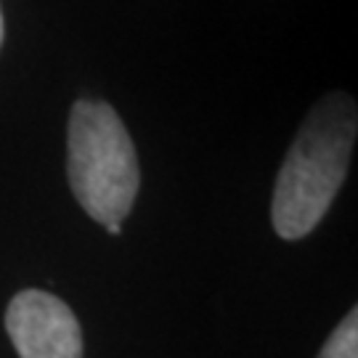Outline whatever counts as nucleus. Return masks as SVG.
<instances>
[{
  "instance_id": "obj_3",
  "label": "nucleus",
  "mask_w": 358,
  "mask_h": 358,
  "mask_svg": "<svg viewBox=\"0 0 358 358\" xmlns=\"http://www.w3.org/2000/svg\"><path fill=\"white\" fill-rule=\"evenodd\" d=\"M6 329L22 358H83V332L72 308L51 292L24 289L6 310Z\"/></svg>"
},
{
  "instance_id": "obj_6",
  "label": "nucleus",
  "mask_w": 358,
  "mask_h": 358,
  "mask_svg": "<svg viewBox=\"0 0 358 358\" xmlns=\"http://www.w3.org/2000/svg\"><path fill=\"white\" fill-rule=\"evenodd\" d=\"M0 43H3V11H0Z\"/></svg>"
},
{
  "instance_id": "obj_4",
  "label": "nucleus",
  "mask_w": 358,
  "mask_h": 358,
  "mask_svg": "<svg viewBox=\"0 0 358 358\" xmlns=\"http://www.w3.org/2000/svg\"><path fill=\"white\" fill-rule=\"evenodd\" d=\"M319 358H358V316L356 308L340 321L332 337L324 343Z\"/></svg>"
},
{
  "instance_id": "obj_1",
  "label": "nucleus",
  "mask_w": 358,
  "mask_h": 358,
  "mask_svg": "<svg viewBox=\"0 0 358 358\" xmlns=\"http://www.w3.org/2000/svg\"><path fill=\"white\" fill-rule=\"evenodd\" d=\"M356 128V103L345 93L310 109L273 189L271 217L282 239H303L327 215L348 176Z\"/></svg>"
},
{
  "instance_id": "obj_5",
  "label": "nucleus",
  "mask_w": 358,
  "mask_h": 358,
  "mask_svg": "<svg viewBox=\"0 0 358 358\" xmlns=\"http://www.w3.org/2000/svg\"><path fill=\"white\" fill-rule=\"evenodd\" d=\"M106 231H109L112 236H120V234H122V229H120V226H106Z\"/></svg>"
},
{
  "instance_id": "obj_2",
  "label": "nucleus",
  "mask_w": 358,
  "mask_h": 358,
  "mask_svg": "<svg viewBox=\"0 0 358 358\" xmlns=\"http://www.w3.org/2000/svg\"><path fill=\"white\" fill-rule=\"evenodd\" d=\"M69 186L93 220L120 226L138 194V159L122 120L109 103L77 101L69 115Z\"/></svg>"
}]
</instances>
